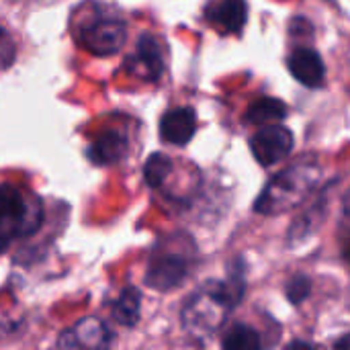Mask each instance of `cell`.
I'll list each match as a JSON object with an SVG mask.
<instances>
[{"instance_id":"277c9868","label":"cell","mask_w":350,"mask_h":350,"mask_svg":"<svg viewBox=\"0 0 350 350\" xmlns=\"http://www.w3.org/2000/svg\"><path fill=\"white\" fill-rule=\"evenodd\" d=\"M125 39H127V29L123 21L109 14H98L86 21L78 31V43L94 55L117 53L123 47Z\"/></svg>"},{"instance_id":"4fadbf2b","label":"cell","mask_w":350,"mask_h":350,"mask_svg":"<svg viewBox=\"0 0 350 350\" xmlns=\"http://www.w3.org/2000/svg\"><path fill=\"white\" fill-rule=\"evenodd\" d=\"M285 115H287V107L283 100L262 96L248 107L246 121L252 125H271V123H279L281 119H285Z\"/></svg>"},{"instance_id":"8992f818","label":"cell","mask_w":350,"mask_h":350,"mask_svg":"<svg viewBox=\"0 0 350 350\" xmlns=\"http://www.w3.org/2000/svg\"><path fill=\"white\" fill-rule=\"evenodd\" d=\"M187 275H189V260L185 254L176 250L154 252L146 273V283L156 291H170L178 287L187 279Z\"/></svg>"},{"instance_id":"3957f363","label":"cell","mask_w":350,"mask_h":350,"mask_svg":"<svg viewBox=\"0 0 350 350\" xmlns=\"http://www.w3.org/2000/svg\"><path fill=\"white\" fill-rule=\"evenodd\" d=\"M41 226V205L27 199L16 187H0V228L12 238L35 234Z\"/></svg>"},{"instance_id":"5bb4252c","label":"cell","mask_w":350,"mask_h":350,"mask_svg":"<svg viewBox=\"0 0 350 350\" xmlns=\"http://www.w3.org/2000/svg\"><path fill=\"white\" fill-rule=\"evenodd\" d=\"M142 295L135 287H125L113 306V318L121 326H135L139 320Z\"/></svg>"},{"instance_id":"ffe728a7","label":"cell","mask_w":350,"mask_h":350,"mask_svg":"<svg viewBox=\"0 0 350 350\" xmlns=\"http://www.w3.org/2000/svg\"><path fill=\"white\" fill-rule=\"evenodd\" d=\"M336 347H340V349H342V347H350V334L347 336V338L338 340V342H336Z\"/></svg>"},{"instance_id":"7c38bea8","label":"cell","mask_w":350,"mask_h":350,"mask_svg":"<svg viewBox=\"0 0 350 350\" xmlns=\"http://www.w3.org/2000/svg\"><path fill=\"white\" fill-rule=\"evenodd\" d=\"M127 150V139L117 133V131H105L100 133L86 150L88 158L92 164L96 166H109V164H115L123 158Z\"/></svg>"},{"instance_id":"9c48e42d","label":"cell","mask_w":350,"mask_h":350,"mask_svg":"<svg viewBox=\"0 0 350 350\" xmlns=\"http://www.w3.org/2000/svg\"><path fill=\"white\" fill-rule=\"evenodd\" d=\"M205 16L221 33H240L248 21V4L246 0H211Z\"/></svg>"},{"instance_id":"d6986e66","label":"cell","mask_w":350,"mask_h":350,"mask_svg":"<svg viewBox=\"0 0 350 350\" xmlns=\"http://www.w3.org/2000/svg\"><path fill=\"white\" fill-rule=\"evenodd\" d=\"M10 240H12V236H10L6 230H2V228H0V252L10 244Z\"/></svg>"},{"instance_id":"2e32d148","label":"cell","mask_w":350,"mask_h":350,"mask_svg":"<svg viewBox=\"0 0 350 350\" xmlns=\"http://www.w3.org/2000/svg\"><path fill=\"white\" fill-rule=\"evenodd\" d=\"M172 172V160L166 154H152L144 166V178L152 189H158Z\"/></svg>"},{"instance_id":"e0dca14e","label":"cell","mask_w":350,"mask_h":350,"mask_svg":"<svg viewBox=\"0 0 350 350\" xmlns=\"http://www.w3.org/2000/svg\"><path fill=\"white\" fill-rule=\"evenodd\" d=\"M285 293H287V299H289L293 306H299V304L306 301V299L310 297V293H312V281H310V277H306V275H295V277H291V279L287 281Z\"/></svg>"},{"instance_id":"ba28073f","label":"cell","mask_w":350,"mask_h":350,"mask_svg":"<svg viewBox=\"0 0 350 350\" xmlns=\"http://www.w3.org/2000/svg\"><path fill=\"white\" fill-rule=\"evenodd\" d=\"M287 66H289L291 76L297 82H301L304 86H308V88L322 86L324 76H326V66H324L322 55L316 49H312V47L293 49L287 59Z\"/></svg>"},{"instance_id":"30bf717a","label":"cell","mask_w":350,"mask_h":350,"mask_svg":"<svg viewBox=\"0 0 350 350\" xmlns=\"http://www.w3.org/2000/svg\"><path fill=\"white\" fill-rule=\"evenodd\" d=\"M195 131H197V117H195V111L189 107L172 109L162 117L160 135L168 144L185 146L193 139Z\"/></svg>"},{"instance_id":"5b68a950","label":"cell","mask_w":350,"mask_h":350,"mask_svg":"<svg viewBox=\"0 0 350 350\" xmlns=\"http://www.w3.org/2000/svg\"><path fill=\"white\" fill-rule=\"evenodd\" d=\"M293 133L279 125V123H271L265 125L262 129H258L252 139H250V150L256 158L258 164L262 166H273L277 162H281L283 158H287L293 150Z\"/></svg>"},{"instance_id":"8fae6325","label":"cell","mask_w":350,"mask_h":350,"mask_svg":"<svg viewBox=\"0 0 350 350\" xmlns=\"http://www.w3.org/2000/svg\"><path fill=\"white\" fill-rule=\"evenodd\" d=\"M127 64L133 74H137L146 80H158L164 70L162 51H160L158 41L152 35H142V39L135 47V55Z\"/></svg>"},{"instance_id":"ac0fdd59","label":"cell","mask_w":350,"mask_h":350,"mask_svg":"<svg viewBox=\"0 0 350 350\" xmlns=\"http://www.w3.org/2000/svg\"><path fill=\"white\" fill-rule=\"evenodd\" d=\"M16 57V47H14V41L12 37L0 27V70H6L12 66Z\"/></svg>"},{"instance_id":"9a60e30c","label":"cell","mask_w":350,"mask_h":350,"mask_svg":"<svg viewBox=\"0 0 350 350\" xmlns=\"http://www.w3.org/2000/svg\"><path fill=\"white\" fill-rule=\"evenodd\" d=\"M221 347L226 350H258L260 349V336L254 328L246 324H238L230 328V332L224 336Z\"/></svg>"},{"instance_id":"52a82bcc","label":"cell","mask_w":350,"mask_h":350,"mask_svg":"<svg viewBox=\"0 0 350 350\" xmlns=\"http://www.w3.org/2000/svg\"><path fill=\"white\" fill-rule=\"evenodd\" d=\"M113 345L111 328L98 318H84L72 328L62 332L57 347L59 349H109Z\"/></svg>"},{"instance_id":"7a4b0ae2","label":"cell","mask_w":350,"mask_h":350,"mask_svg":"<svg viewBox=\"0 0 350 350\" xmlns=\"http://www.w3.org/2000/svg\"><path fill=\"white\" fill-rule=\"evenodd\" d=\"M322 168L314 160H299L289 168L275 174L258 199L254 201V211L260 215H281L299 207L312 191L320 185Z\"/></svg>"},{"instance_id":"6da1fadb","label":"cell","mask_w":350,"mask_h":350,"mask_svg":"<svg viewBox=\"0 0 350 350\" xmlns=\"http://www.w3.org/2000/svg\"><path fill=\"white\" fill-rule=\"evenodd\" d=\"M244 295L242 269L228 281H209L195 291L183 308V326L195 338L213 336Z\"/></svg>"}]
</instances>
